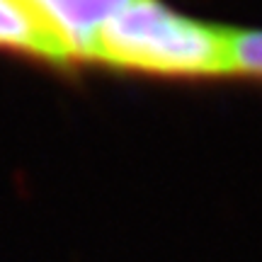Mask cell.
Instances as JSON below:
<instances>
[{"instance_id":"obj_1","label":"cell","mask_w":262,"mask_h":262,"mask_svg":"<svg viewBox=\"0 0 262 262\" xmlns=\"http://www.w3.org/2000/svg\"><path fill=\"white\" fill-rule=\"evenodd\" d=\"M95 63L187 80L231 75V29L189 17L163 0H134L102 32Z\"/></svg>"},{"instance_id":"obj_2","label":"cell","mask_w":262,"mask_h":262,"mask_svg":"<svg viewBox=\"0 0 262 262\" xmlns=\"http://www.w3.org/2000/svg\"><path fill=\"white\" fill-rule=\"evenodd\" d=\"M71 63H95L100 37L134 0H22Z\"/></svg>"},{"instance_id":"obj_3","label":"cell","mask_w":262,"mask_h":262,"mask_svg":"<svg viewBox=\"0 0 262 262\" xmlns=\"http://www.w3.org/2000/svg\"><path fill=\"white\" fill-rule=\"evenodd\" d=\"M231 75L262 80V29H231Z\"/></svg>"}]
</instances>
